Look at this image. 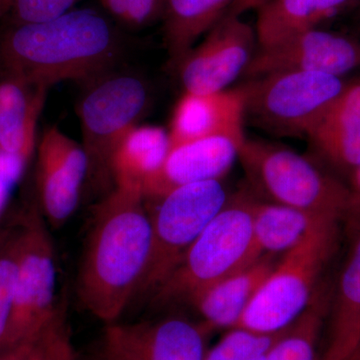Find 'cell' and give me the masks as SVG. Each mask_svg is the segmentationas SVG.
I'll return each mask as SVG.
<instances>
[{"mask_svg": "<svg viewBox=\"0 0 360 360\" xmlns=\"http://www.w3.org/2000/svg\"><path fill=\"white\" fill-rule=\"evenodd\" d=\"M139 187L115 186L94 207L77 278V295L104 324L117 321L146 272L151 248L150 214Z\"/></svg>", "mask_w": 360, "mask_h": 360, "instance_id": "cell-1", "label": "cell"}, {"mask_svg": "<svg viewBox=\"0 0 360 360\" xmlns=\"http://www.w3.org/2000/svg\"><path fill=\"white\" fill-rule=\"evenodd\" d=\"M120 41L110 21L77 9L0 32V78L20 77L51 87L65 80L87 82L111 70Z\"/></svg>", "mask_w": 360, "mask_h": 360, "instance_id": "cell-2", "label": "cell"}, {"mask_svg": "<svg viewBox=\"0 0 360 360\" xmlns=\"http://www.w3.org/2000/svg\"><path fill=\"white\" fill-rule=\"evenodd\" d=\"M255 198L246 191L229 196L151 296V304L161 307L187 303L198 291L262 257L253 238Z\"/></svg>", "mask_w": 360, "mask_h": 360, "instance_id": "cell-3", "label": "cell"}, {"mask_svg": "<svg viewBox=\"0 0 360 360\" xmlns=\"http://www.w3.org/2000/svg\"><path fill=\"white\" fill-rule=\"evenodd\" d=\"M340 224V220H324L283 253L236 328L272 335L288 328L304 312L335 252Z\"/></svg>", "mask_w": 360, "mask_h": 360, "instance_id": "cell-4", "label": "cell"}, {"mask_svg": "<svg viewBox=\"0 0 360 360\" xmlns=\"http://www.w3.org/2000/svg\"><path fill=\"white\" fill-rule=\"evenodd\" d=\"M238 160L251 184L269 201L341 222L345 219L347 184L292 149L245 137Z\"/></svg>", "mask_w": 360, "mask_h": 360, "instance_id": "cell-5", "label": "cell"}, {"mask_svg": "<svg viewBox=\"0 0 360 360\" xmlns=\"http://www.w3.org/2000/svg\"><path fill=\"white\" fill-rule=\"evenodd\" d=\"M104 72L85 82L78 103L82 146L89 160L86 181L96 188L115 186L116 150L134 129L148 104L143 80L130 73Z\"/></svg>", "mask_w": 360, "mask_h": 360, "instance_id": "cell-6", "label": "cell"}, {"mask_svg": "<svg viewBox=\"0 0 360 360\" xmlns=\"http://www.w3.org/2000/svg\"><path fill=\"white\" fill-rule=\"evenodd\" d=\"M229 198L221 180H208L180 186L158 198L150 214V255L134 304L150 300Z\"/></svg>", "mask_w": 360, "mask_h": 360, "instance_id": "cell-7", "label": "cell"}, {"mask_svg": "<svg viewBox=\"0 0 360 360\" xmlns=\"http://www.w3.org/2000/svg\"><path fill=\"white\" fill-rule=\"evenodd\" d=\"M348 82L309 71H278L241 86L245 113L264 129L283 135H309Z\"/></svg>", "mask_w": 360, "mask_h": 360, "instance_id": "cell-8", "label": "cell"}, {"mask_svg": "<svg viewBox=\"0 0 360 360\" xmlns=\"http://www.w3.org/2000/svg\"><path fill=\"white\" fill-rule=\"evenodd\" d=\"M20 250L15 295L4 347L34 335L53 316L56 250L39 206H25L20 217Z\"/></svg>", "mask_w": 360, "mask_h": 360, "instance_id": "cell-9", "label": "cell"}, {"mask_svg": "<svg viewBox=\"0 0 360 360\" xmlns=\"http://www.w3.org/2000/svg\"><path fill=\"white\" fill-rule=\"evenodd\" d=\"M212 331L200 321L168 316L104 326L101 360H203Z\"/></svg>", "mask_w": 360, "mask_h": 360, "instance_id": "cell-10", "label": "cell"}, {"mask_svg": "<svg viewBox=\"0 0 360 360\" xmlns=\"http://www.w3.org/2000/svg\"><path fill=\"white\" fill-rule=\"evenodd\" d=\"M257 33L240 16L229 13L200 46L179 63L180 79L187 94L224 91L246 68L255 53Z\"/></svg>", "mask_w": 360, "mask_h": 360, "instance_id": "cell-11", "label": "cell"}, {"mask_svg": "<svg viewBox=\"0 0 360 360\" xmlns=\"http://www.w3.org/2000/svg\"><path fill=\"white\" fill-rule=\"evenodd\" d=\"M359 70V40L316 27L258 47L245 75L255 78L278 71L298 70L342 77Z\"/></svg>", "mask_w": 360, "mask_h": 360, "instance_id": "cell-12", "label": "cell"}, {"mask_svg": "<svg viewBox=\"0 0 360 360\" xmlns=\"http://www.w3.org/2000/svg\"><path fill=\"white\" fill-rule=\"evenodd\" d=\"M87 175L84 146L58 127L45 129L37 148V193L40 210L53 229L63 226L77 210Z\"/></svg>", "mask_w": 360, "mask_h": 360, "instance_id": "cell-13", "label": "cell"}, {"mask_svg": "<svg viewBox=\"0 0 360 360\" xmlns=\"http://www.w3.org/2000/svg\"><path fill=\"white\" fill-rule=\"evenodd\" d=\"M245 139L241 127L174 146L142 187L144 198L158 200L180 186L221 180L238 160Z\"/></svg>", "mask_w": 360, "mask_h": 360, "instance_id": "cell-14", "label": "cell"}, {"mask_svg": "<svg viewBox=\"0 0 360 360\" xmlns=\"http://www.w3.org/2000/svg\"><path fill=\"white\" fill-rule=\"evenodd\" d=\"M276 262L274 255H262L198 291L187 304H191L200 315V321L212 331L236 328Z\"/></svg>", "mask_w": 360, "mask_h": 360, "instance_id": "cell-15", "label": "cell"}, {"mask_svg": "<svg viewBox=\"0 0 360 360\" xmlns=\"http://www.w3.org/2000/svg\"><path fill=\"white\" fill-rule=\"evenodd\" d=\"M307 137L324 161L348 179L360 163V79L347 82Z\"/></svg>", "mask_w": 360, "mask_h": 360, "instance_id": "cell-16", "label": "cell"}, {"mask_svg": "<svg viewBox=\"0 0 360 360\" xmlns=\"http://www.w3.org/2000/svg\"><path fill=\"white\" fill-rule=\"evenodd\" d=\"M49 86L20 77L0 78V153L27 165Z\"/></svg>", "mask_w": 360, "mask_h": 360, "instance_id": "cell-17", "label": "cell"}, {"mask_svg": "<svg viewBox=\"0 0 360 360\" xmlns=\"http://www.w3.org/2000/svg\"><path fill=\"white\" fill-rule=\"evenodd\" d=\"M243 89L208 94H184L176 104L170 127V148L186 142L243 127Z\"/></svg>", "mask_w": 360, "mask_h": 360, "instance_id": "cell-18", "label": "cell"}, {"mask_svg": "<svg viewBox=\"0 0 360 360\" xmlns=\"http://www.w3.org/2000/svg\"><path fill=\"white\" fill-rule=\"evenodd\" d=\"M319 360H347L360 345V233L341 270Z\"/></svg>", "mask_w": 360, "mask_h": 360, "instance_id": "cell-19", "label": "cell"}, {"mask_svg": "<svg viewBox=\"0 0 360 360\" xmlns=\"http://www.w3.org/2000/svg\"><path fill=\"white\" fill-rule=\"evenodd\" d=\"M326 219H336L255 198L252 231L257 250L260 255H283Z\"/></svg>", "mask_w": 360, "mask_h": 360, "instance_id": "cell-20", "label": "cell"}, {"mask_svg": "<svg viewBox=\"0 0 360 360\" xmlns=\"http://www.w3.org/2000/svg\"><path fill=\"white\" fill-rule=\"evenodd\" d=\"M349 0H269L257 9L255 33L259 46L316 28Z\"/></svg>", "mask_w": 360, "mask_h": 360, "instance_id": "cell-21", "label": "cell"}, {"mask_svg": "<svg viewBox=\"0 0 360 360\" xmlns=\"http://www.w3.org/2000/svg\"><path fill=\"white\" fill-rule=\"evenodd\" d=\"M169 134L153 125L135 127L116 150L112 162L115 186L139 187L162 167L169 153Z\"/></svg>", "mask_w": 360, "mask_h": 360, "instance_id": "cell-22", "label": "cell"}, {"mask_svg": "<svg viewBox=\"0 0 360 360\" xmlns=\"http://www.w3.org/2000/svg\"><path fill=\"white\" fill-rule=\"evenodd\" d=\"M234 0H168L165 37L172 60L179 65L196 40L212 30Z\"/></svg>", "mask_w": 360, "mask_h": 360, "instance_id": "cell-23", "label": "cell"}, {"mask_svg": "<svg viewBox=\"0 0 360 360\" xmlns=\"http://www.w3.org/2000/svg\"><path fill=\"white\" fill-rule=\"evenodd\" d=\"M0 360H84L72 342L65 300L34 335L2 347Z\"/></svg>", "mask_w": 360, "mask_h": 360, "instance_id": "cell-24", "label": "cell"}, {"mask_svg": "<svg viewBox=\"0 0 360 360\" xmlns=\"http://www.w3.org/2000/svg\"><path fill=\"white\" fill-rule=\"evenodd\" d=\"M328 312L326 296L319 290L309 307L279 336L266 360H319V341Z\"/></svg>", "mask_w": 360, "mask_h": 360, "instance_id": "cell-25", "label": "cell"}, {"mask_svg": "<svg viewBox=\"0 0 360 360\" xmlns=\"http://www.w3.org/2000/svg\"><path fill=\"white\" fill-rule=\"evenodd\" d=\"M20 250V219L0 231V349L13 312Z\"/></svg>", "mask_w": 360, "mask_h": 360, "instance_id": "cell-26", "label": "cell"}, {"mask_svg": "<svg viewBox=\"0 0 360 360\" xmlns=\"http://www.w3.org/2000/svg\"><path fill=\"white\" fill-rule=\"evenodd\" d=\"M284 330L266 335L243 328L229 329L217 345L207 348L203 360H266Z\"/></svg>", "mask_w": 360, "mask_h": 360, "instance_id": "cell-27", "label": "cell"}, {"mask_svg": "<svg viewBox=\"0 0 360 360\" xmlns=\"http://www.w3.org/2000/svg\"><path fill=\"white\" fill-rule=\"evenodd\" d=\"M80 0H13L9 13L14 23L42 22L58 18Z\"/></svg>", "mask_w": 360, "mask_h": 360, "instance_id": "cell-28", "label": "cell"}, {"mask_svg": "<svg viewBox=\"0 0 360 360\" xmlns=\"http://www.w3.org/2000/svg\"><path fill=\"white\" fill-rule=\"evenodd\" d=\"M103 6L118 20L141 25L153 18L160 0H101Z\"/></svg>", "mask_w": 360, "mask_h": 360, "instance_id": "cell-29", "label": "cell"}, {"mask_svg": "<svg viewBox=\"0 0 360 360\" xmlns=\"http://www.w3.org/2000/svg\"><path fill=\"white\" fill-rule=\"evenodd\" d=\"M348 201L342 222L352 240L360 233V163L348 176Z\"/></svg>", "mask_w": 360, "mask_h": 360, "instance_id": "cell-30", "label": "cell"}, {"mask_svg": "<svg viewBox=\"0 0 360 360\" xmlns=\"http://www.w3.org/2000/svg\"><path fill=\"white\" fill-rule=\"evenodd\" d=\"M269 1V0H234L229 8V13L240 16L246 11H253V9L257 11Z\"/></svg>", "mask_w": 360, "mask_h": 360, "instance_id": "cell-31", "label": "cell"}, {"mask_svg": "<svg viewBox=\"0 0 360 360\" xmlns=\"http://www.w3.org/2000/svg\"><path fill=\"white\" fill-rule=\"evenodd\" d=\"M13 0H0V16L9 13Z\"/></svg>", "mask_w": 360, "mask_h": 360, "instance_id": "cell-32", "label": "cell"}, {"mask_svg": "<svg viewBox=\"0 0 360 360\" xmlns=\"http://www.w3.org/2000/svg\"><path fill=\"white\" fill-rule=\"evenodd\" d=\"M347 360H360V347Z\"/></svg>", "mask_w": 360, "mask_h": 360, "instance_id": "cell-33", "label": "cell"}, {"mask_svg": "<svg viewBox=\"0 0 360 360\" xmlns=\"http://www.w3.org/2000/svg\"><path fill=\"white\" fill-rule=\"evenodd\" d=\"M359 347H360V345H359ZM359 348H357V349H359ZM357 349H356V350H357ZM356 350H355V352H356Z\"/></svg>", "mask_w": 360, "mask_h": 360, "instance_id": "cell-34", "label": "cell"}]
</instances>
